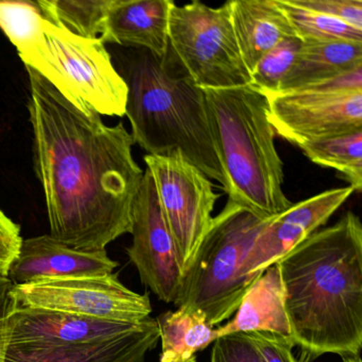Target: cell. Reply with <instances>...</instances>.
I'll return each mask as SVG.
<instances>
[{
  "instance_id": "obj_14",
  "label": "cell",
  "mask_w": 362,
  "mask_h": 362,
  "mask_svg": "<svg viewBox=\"0 0 362 362\" xmlns=\"http://www.w3.org/2000/svg\"><path fill=\"white\" fill-rule=\"evenodd\" d=\"M117 262L103 251L74 249L50 235L23 240L20 253L9 269L13 284L49 279L99 277L112 274Z\"/></svg>"
},
{
  "instance_id": "obj_9",
  "label": "cell",
  "mask_w": 362,
  "mask_h": 362,
  "mask_svg": "<svg viewBox=\"0 0 362 362\" xmlns=\"http://www.w3.org/2000/svg\"><path fill=\"white\" fill-rule=\"evenodd\" d=\"M12 298L26 308L46 309L117 322L150 317L149 294L127 288L117 274L13 284Z\"/></svg>"
},
{
  "instance_id": "obj_7",
  "label": "cell",
  "mask_w": 362,
  "mask_h": 362,
  "mask_svg": "<svg viewBox=\"0 0 362 362\" xmlns=\"http://www.w3.org/2000/svg\"><path fill=\"white\" fill-rule=\"evenodd\" d=\"M165 62L201 90L250 86L251 76L239 52L228 3L219 8L200 1L173 4Z\"/></svg>"
},
{
  "instance_id": "obj_25",
  "label": "cell",
  "mask_w": 362,
  "mask_h": 362,
  "mask_svg": "<svg viewBox=\"0 0 362 362\" xmlns=\"http://www.w3.org/2000/svg\"><path fill=\"white\" fill-rule=\"evenodd\" d=\"M302 43L300 37H287L267 52L250 74V86L264 94L279 92L284 78L296 61Z\"/></svg>"
},
{
  "instance_id": "obj_26",
  "label": "cell",
  "mask_w": 362,
  "mask_h": 362,
  "mask_svg": "<svg viewBox=\"0 0 362 362\" xmlns=\"http://www.w3.org/2000/svg\"><path fill=\"white\" fill-rule=\"evenodd\" d=\"M211 362H262V360L249 336L245 332H237L214 341Z\"/></svg>"
},
{
  "instance_id": "obj_32",
  "label": "cell",
  "mask_w": 362,
  "mask_h": 362,
  "mask_svg": "<svg viewBox=\"0 0 362 362\" xmlns=\"http://www.w3.org/2000/svg\"><path fill=\"white\" fill-rule=\"evenodd\" d=\"M343 362H361V358H360V356H358V357L343 358Z\"/></svg>"
},
{
  "instance_id": "obj_10",
  "label": "cell",
  "mask_w": 362,
  "mask_h": 362,
  "mask_svg": "<svg viewBox=\"0 0 362 362\" xmlns=\"http://www.w3.org/2000/svg\"><path fill=\"white\" fill-rule=\"evenodd\" d=\"M264 95L275 134L296 147L362 130V92L298 90Z\"/></svg>"
},
{
  "instance_id": "obj_5",
  "label": "cell",
  "mask_w": 362,
  "mask_h": 362,
  "mask_svg": "<svg viewBox=\"0 0 362 362\" xmlns=\"http://www.w3.org/2000/svg\"><path fill=\"white\" fill-rule=\"evenodd\" d=\"M269 219L228 199L184 274L175 306L201 311L213 327L230 319L250 287L243 262Z\"/></svg>"
},
{
  "instance_id": "obj_20",
  "label": "cell",
  "mask_w": 362,
  "mask_h": 362,
  "mask_svg": "<svg viewBox=\"0 0 362 362\" xmlns=\"http://www.w3.org/2000/svg\"><path fill=\"white\" fill-rule=\"evenodd\" d=\"M162 360L188 359L216 340V327L207 323L201 311L177 308L156 317Z\"/></svg>"
},
{
  "instance_id": "obj_28",
  "label": "cell",
  "mask_w": 362,
  "mask_h": 362,
  "mask_svg": "<svg viewBox=\"0 0 362 362\" xmlns=\"http://www.w3.org/2000/svg\"><path fill=\"white\" fill-rule=\"evenodd\" d=\"M257 347L262 362H303L298 361L293 354L296 343L290 337L268 332H245Z\"/></svg>"
},
{
  "instance_id": "obj_15",
  "label": "cell",
  "mask_w": 362,
  "mask_h": 362,
  "mask_svg": "<svg viewBox=\"0 0 362 362\" xmlns=\"http://www.w3.org/2000/svg\"><path fill=\"white\" fill-rule=\"evenodd\" d=\"M160 340L158 322L148 317L133 332L99 342L71 345L8 344L5 362H145Z\"/></svg>"
},
{
  "instance_id": "obj_23",
  "label": "cell",
  "mask_w": 362,
  "mask_h": 362,
  "mask_svg": "<svg viewBox=\"0 0 362 362\" xmlns=\"http://www.w3.org/2000/svg\"><path fill=\"white\" fill-rule=\"evenodd\" d=\"M46 16L39 1H0V29L18 49L21 59L43 42Z\"/></svg>"
},
{
  "instance_id": "obj_16",
  "label": "cell",
  "mask_w": 362,
  "mask_h": 362,
  "mask_svg": "<svg viewBox=\"0 0 362 362\" xmlns=\"http://www.w3.org/2000/svg\"><path fill=\"white\" fill-rule=\"evenodd\" d=\"M173 4V0H111L101 41L148 50L165 60Z\"/></svg>"
},
{
  "instance_id": "obj_27",
  "label": "cell",
  "mask_w": 362,
  "mask_h": 362,
  "mask_svg": "<svg viewBox=\"0 0 362 362\" xmlns=\"http://www.w3.org/2000/svg\"><path fill=\"white\" fill-rule=\"evenodd\" d=\"M292 5L342 21L362 30V0H290Z\"/></svg>"
},
{
  "instance_id": "obj_30",
  "label": "cell",
  "mask_w": 362,
  "mask_h": 362,
  "mask_svg": "<svg viewBox=\"0 0 362 362\" xmlns=\"http://www.w3.org/2000/svg\"><path fill=\"white\" fill-rule=\"evenodd\" d=\"M13 281L8 273L0 272V362H5L9 344V317L16 300L12 298Z\"/></svg>"
},
{
  "instance_id": "obj_12",
  "label": "cell",
  "mask_w": 362,
  "mask_h": 362,
  "mask_svg": "<svg viewBox=\"0 0 362 362\" xmlns=\"http://www.w3.org/2000/svg\"><path fill=\"white\" fill-rule=\"evenodd\" d=\"M351 187L332 188L270 218L256 237L241 273L247 284L317 232L353 194Z\"/></svg>"
},
{
  "instance_id": "obj_11",
  "label": "cell",
  "mask_w": 362,
  "mask_h": 362,
  "mask_svg": "<svg viewBox=\"0 0 362 362\" xmlns=\"http://www.w3.org/2000/svg\"><path fill=\"white\" fill-rule=\"evenodd\" d=\"M131 234L133 243L127 253L136 267L141 281L162 302L175 304L184 273L153 179L147 169L133 207Z\"/></svg>"
},
{
  "instance_id": "obj_8",
  "label": "cell",
  "mask_w": 362,
  "mask_h": 362,
  "mask_svg": "<svg viewBox=\"0 0 362 362\" xmlns=\"http://www.w3.org/2000/svg\"><path fill=\"white\" fill-rule=\"evenodd\" d=\"M185 274L206 235L219 196L213 182L179 151L144 158Z\"/></svg>"
},
{
  "instance_id": "obj_6",
  "label": "cell",
  "mask_w": 362,
  "mask_h": 362,
  "mask_svg": "<svg viewBox=\"0 0 362 362\" xmlns=\"http://www.w3.org/2000/svg\"><path fill=\"white\" fill-rule=\"evenodd\" d=\"M43 31V42L22 59L25 65L80 109L100 116L126 115L128 88L101 39H84L47 20Z\"/></svg>"
},
{
  "instance_id": "obj_4",
  "label": "cell",
  "mask_w": 362,
  "mask_h": 362,
  "mask_svg": "<svg viewBox=\"0 0 362 362\" xmlns=\"http://www.w3.org/2000/svg\"><path fill=\"white\" fill-rule=\"evenodd\" d=\"M203 90L228 200L262 218L287 211L293 203L283 190L284 164L266 95L251 86Z\"/></svg>"
},
{
  "instance_id": "obj_1",
  "label": "cell",
  "mask_w": 362,
  "mask_h": 362,
  "mask_svg": "<svg viewBox=\"0 0 362 362\" xmlns=\"http://www.w3.org/2000/svg\"><path fill=\"white\" fill-rule=\"evenodd\" d=\"M29 115L35 173L45 194L50 236L82 251H103L131 234L144 173L124 124L109 127L92 110L63 96L37 71Z\"/></svg>"
},
{
  "instance_id": "obj_18",
  "label": "cell",
  "mask_w": 362,
  "mask_h": 362,
  "mask_svg": "<svg viewBox=\"0 0 362 362\" xmlns=\"http://www.w3.org/2000/svg\"><path fill=\"white\" fill-rule=\"evenodd\" d=\"M228 6L237 45L250 74L277 44L296 37L277 0H233Z\"/></svg>"
},
{
  "instance_id": "obj_21",
  "label": "cell",
  "mask_w": 362,
  "mask_h": 362,
  "mask_svg": "<svg viewBox=\"0 0 362 362\" xmlns=\"http://www.w3.org/2000/svg\"><path fill=\"white\" fill-rule=\"evenodd\" d=\"M313 163L338 171L354 192L362 187V130L298 146Z\"/></svg>"
},
{
  "instance_id": "obj_3",
  "label": "cell",
  "mask_w": 362,
  "mask_h": 362,
  "mask_svg": "<svg viewBox=\"0 0 362 362\" xmlns=\"http://www.w3.org/2000/svg\"><path fill=\"white\" fill-rule=\"evenodd\" d=\"M111 58L128 88L126 115L134 144L150 156L179 151L226 194L204 90L148 50L119 47Z\"/></svg>"
},
{
  "instance_id": "obj_2",
  "label": "cell",
  "mask_w": 362,
  "mask_h": 362,
  "mask_svg": "<svg viewBox=\"0 0 362 362\" xmlns=\"http://www.w3.org/2000/svg\"><path fill=\"white\" fill-rule=\"evenodd\" d=\"M286 311L304 362L362 347V224L353 211L320 228L277 262Z\"/></svg>"
},
{
  "instance_id": "obj_24",
  "label": "cell",
  "mask_w": 362,
  "mask_h": 362,
  "mask_svg": "<svg viewBox=\"0 0 362 362\" xmlns=\"http://www.w3.org/2000/svg\"><path fill=\"white\" fill-rule=\"evenodd\" d=\"M277 4L302 41L362 43V30L338 18L296 7L290 0H277Z\"/></svg>"
},
{
  "instance_id": "obj_31",
  "label": "cell",
  "mask_w": 362,
  "mask_h": 362,
  "mask_svg": "<svg viewBox=\"0 0 362 362\" xmlns=\"http://www.w3.org/2000/svg\"><path fill=\"white\" fill-rule=\"evenodd\" d=\"M197 358L196 356L194 357L188 358V359H173V360H162L160 359L158 362H196Z\"/></svg>"
},
{
  "instance_id": "obj_13",
  "label": "cell",
  "mask_w": 362,
  "mask_h": 362,
  "mask_svg": "<svg viewBox=\"0 0 362 362\" xmlns=\"http://www.w3.org/2000/svg\"><path fill=\"white\" fill-rule=\"evenodd\" d=\"M141 322H117L63 311L14 305L9 317V344L71 345L99 342L133 332Z\"/></svg>"
},
{
  "instance_id": "obj_19",
  "label": "cell",
  "mask_w": 362,
  "mask_h": 362,
  "mask_svg": "<svg viewBox=\"0 0 362 362\" xmlns=\"http://www.w3.org/2000/svg\"><path fill=\"white\" fill-rule=\"evenodd\" d=\"M362 66V43L304 42L279 92H291Z\"/></svg>"
},
{
  "instance_id": "obj_22",
  "label": "cell",
  "mask_w": 362,
  "mask_h": 362,
  "mask_svg": "<svg viewBox=\"0 0 362 362\" xmlns=\"http://www.w3.org/2000/svg\"><path fill=\"white\" fill-rule=\"evenodd\" d=\"M46 20L84 39H100L111 0H39Z\"/></svg>"
},
{
  "instance_id": "obj_17",
  "label": "cell",
  "mask_w": 362,
  "mask_h": 362,
  "mask_svg": "<svg viewBox=\"0 0 362 362\" xmlns=\"http://www.w3.org/2000/svg\"><path fill=\"white\" fill-rule=\"evenodd\" d=\"M268 332L291 338L286 311V293L279 264H272L252 281L234 319L216 327V339L237 332Z\"/></svg>"
},
{
  "instance_id": "obj_29",
  "label": "cell",
  "mask_w": 362,
  "mask_h": 362,
  "mask_svg": "<svg viewBox=\"0 0 362 362\" xmlns=\"http://www.w3.org/2000/svg\"><path fill=\"white\" fill-rule=\"evenodd\" d=\"M21 228L0 209V272L9 274L10 266L22 247Z\"/></svg>"
}]
</instances>
